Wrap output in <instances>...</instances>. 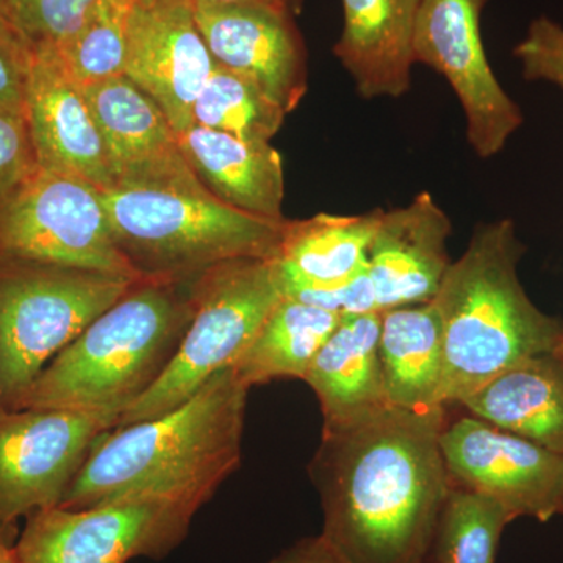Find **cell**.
I'll return each instance as SVG.
<instances>
[{"mask_svg":"<svg viewBox=\"0 0 563 563\" xmlns=\"http://www.w3.org/2000/svg\"><path fill=\"white\" fill-rule=\"evenodd\" d=\"M446 412L387 406L322 429L310 477L321 536L347 563H424L451 490L440 446Z\"/></svg>","mask_w":563,"mask_h":563,"instance_id":"1","label":"cell"},{"mask_svg":"<svg viewBox=\"0 0 563 563\" xmlns=\"http://www.w3.org/2000/svg\"><path fill=\"white\" fill-rule=\"evenodd\" d=\"M247 395L228 368L169 412L103 433L58 507L144 495L202 507L242 462Z\"/></svg>","mask_w":563,"mask_h":563,"instance_id":"2","label":"cell"},{"mask_svg":"<svg viewBox=\"0 0 563 563\" xmlns=\"http://www.w3.org/2000/svg\"><path fill=\"white\" fill-rule=\"evenodd\" d=\"M523 254L512 220L484 222L444 274L432 299L443 325L444 409L558 346L563 322L543 313L525 291L518 277Z\"/></svg>","mask_w":563,"mask_h":563,"instance_id":"3","label":"cell"},{"mask_svg":"<svg viewBox=\"0 0 563 563\" xmlns=\"http://www.w3.org/2000/svg\"><path fill=\"white\" fill-rule=\"evenodd\" d=\"M192 280H136L41 372L18 409L124 413L179 350L192 317Z\"/></svg>","mask_w":563,"mask_h":563,"instance_id":"4","label":"cell"},{"mask_svg":"<svg viewBox=\"0 0 563 563\" xmlns=\"http://www.w3.org/2000/svg\"><path fill=\"white\" fill-rule=\"evenodd\" d=\"M114 242L140 280L188 282L235 258H277L288 220L222 202L206 187L102 191Z\"/></svg>","mask_w":563,"mask_h":563,"instance_id":"5","label":"cell"},{"mask_svg":"<svg viewBox=\"0 0 563 563\" xmlns=\"http://www.w3.org/2000/svg\"><path fill=\"white\" fill-rule=\"evenodd\" d=\"M135 282L0 255V409L16 410L41 372Z\"/></svg>","mask_w":563,"mask_h":563,"instance_id":"6","label":"cell"},{"mask_svg":"<svg viewBox=\"0 0 563 563\" xmlns=\"http://www.w3.org/2000/svg\"><path fill=\"white\" fill-rule=\"evenodd\" d=\"M192 317L168 369L121 415L120 426L173 410L232 368L284 299L276 258L222 262L191 284Z\"/></svg>","mask_w":563,"mask_h":563,"instance_id":"7","label":"cell"},{"mask_svg":"<svg viewBox=\"0 0 563 563\" xmlns=\"http://www.w3.org/2000/svg\"><path fill=\"white\" fill-rule=\"evenodd\" d=\"M0 255L140 280L114 242L102 190L43 168L0 203Z\"/></svg>","mask_w":563,"mask_h":563,"instance_id":"8","label":"cell"},{"mask_svg":"<svg viewBox=\"0 0 563 563\" xmlns=\"http://www.w3.org/2000/svg\"><path fill=\"white\" fill-rule=\"evenodd\" d=\"M201 506L169 496H132L85 509L38 510L14 542L21 563H129L176 550Z\"/></svg>","mask_w":563,"mask_h":563,"instance_id":"9","label":"cell"},{"mask_svg":"<svg viewBox=\"0 0 563 563\" xmlns=\"http://www.w3.org/2000/svg\"><path fill=\"white\" fill-rule=\"evenodd\" d=\"M111 410L0 409V536L14 543L18 521L60 506L103 433Z\"/></svg>","mask_w":563,"mask_h":563,"instance_id":"10","label":"cell"},{"mask_svg":"<svg viewBox=\"0 0 563 563\" xmlns=\"http://www.w3.org/2000/svg\"><path fill=\"white\" fill-rule=\"evenodd\" d=\"M490 0H421L413 32L415 63L442 74L466 120V140L481 158L498 155L523 124L518 103L496 79L481 18Z\"/></svg>","mask_w":563,"mask_h":563,"instance_id":"11","label":"cell"},{"mask_svg":"<svg viewBox=\"0 0 563 563\" xmlns=\"http://www.w3.org/2000/svg\"><path fill=\"white\" fill-rule=\"evenodd\" d=\"M440 446L451 484L495 499L514 520L561 514L563 454L470 413L444 421Z\"/></svg>","mask_w":563,"mask_h":563,"instance_id":"12","label":"cell"},{"mask_svg":"<svg viewBox=\"0 0 563 563\" xmlns=\"http://www.w3.org/2000/svg\"><path fill=\"white\" fill-rule=\"evenodd\" d=\"M213 66L192 0L133 2L124 76L161 106L177 133L195 125L192 107Z\"/></svg>","mask_w":563,"mask_h":563,"instance_id":"13","label":"cell"},{"mask_svg":"<svg viewBox=\"0 0 563 563\" xmlns=\"http://www.w3.org/2000/svg\"><path fill=\"white\" fill-rule=\"evenodd\" d=\"M81 91L101 133L111 190L203 187L165 111L128 76L96 81Z\"/></svg>","mask_w":563,"mask_h":563,"instance_id":"14","label":"cell"},{"mask_svg":"<svg viewBox=\"0 0 563 563\" xmlns=\"http://www.w3.org/2000/svg\"><path fill=\"white\" fill-rule=\"evenodd\" d=\"M214 63L250 77L290 113L307 90L306 47L295 14L261 5H195Z\"/></svg>","mask_w":563,"mask_h":563,"instance_id":"15","label":"cell"},{"mask_svg":"<svg viewBox=\"0 0 563 563\" xmlns=\"http://www.w3.org/2000/svg\"><path fill=\"white\" fill-rule=\"evenodd\" d=\"M25 118L38 168L79 177L102 191L113 188L101 133L84 91L52 51L33 55Z\"/></svg>","mask_w":563,"mask_h":563,"instance_id":"16","label":"cell"},{"mask_svg":"<svg viewBox=\"0 0 563 563\" xmlns=\"http://www.w3.org/2000/svg\"><path fill=\"white\" fill-rule=\"evenodd\" d=\"M450 217L428 191L401 209L383 211L368 250L380 312L431 302L451 265Z\"/></svg>","mask_w":563,"mask_h":563,"instance_id":"17","label":"cell"},{"mask_svg":"<svg viewBox=\"0 0 563 563\" xmlns=\"http://www.w3.org/2000/svg\"><path fill=\"white\" fill-rule=\"evenodd\" d=\"M333 54L361 98L399 99L412 87L413 32L421 0H342Z\"/></svg>","mask_w":563,"mask_h":563,"instance_id":"18","label":"cell"},{"mask_svg":"<svg viewBox=\"0 0 563 563\" xmlns=\"http://www.w3.org/2000/svg\"><path fill=\"white\" fill-rule=\"evenodd\" d=\"M380 312L343 314L307 372L320 401L322 429L362 420L387 401L379 357Z\"/></svg>","mask_w":563,"mask_h":563,"instance_id":"19","label":"cell"},{"mask_svg":"<svg viewBox=\"0 0 563 563\" xmlns=\"http://www.w3.org/2000/svg\"><path fill=\"white\" fill-rule=\"evenodd\" d=\"M185 161L222 202L269 220H285L284 166L269 143L246 141L191 125L177 133Z\"/></svg>","mask_w":563,"mask_h":563,"instance_id":"20","label":"cell"},{"mask_svg":"<svg viewBox=\"0 0 563 563\" xmlns=\"http://www.w3.org/2000/svg\"><path fill=\"white\" fill-rule=\"evenodd\" d=\"M379 357L390 406L413 412H448L442 406L443 325L435 303L380 312Z\"/></svg>","mask_w":563,"mask_h":563,"instance_id":"21","label":"cell"},{"mask_svg":"<svg viewBox=\"0 0 563 563\" xmlns=\"http://www.w3.org/2000/svg\"><path fill=\"white\" fill-rule=\"evenodd\" d=\"M459 407L503 431L563 454V368L553 352L498 374Z\"/></svg>","mask_w":563,"mask_h":563,"instance_id":"22","label":"cell"},{"mask_svg":"<svg viewBox=\"0 0 563 563\" xmlns=\"http://www.w3.org/2000/svg\"><path fill=\"white\" fill-rule=\"evenodd\" d=\"M383 209L361 214L320 213L287 221L276 258L282 291L335 287L368 265V250Z\"/></svg>","mask_w":563,"mask_h":563,"instance_id":"23","label":"cell"},{"mask_svg":"<svg viewBox=\"0 0 563 563\" xmlns=\"http://www.w3.org/2000/svg\"><path fill=\"white\" fill-rule=\"evenodd\" d=\"M340 314L296 299H282L232 366L247 388L277 379H302L339 324Z\"/></svg>","mask_w":563,"mask_h":563,"instance_id":"24","label":"cell"},{"mask_svg":"<svg viewBox=\"0 0 563 563\" xmlns=\"http://www.w3.org/2000/svg\"><path fill=\"white\" fill-rule=\"evenodd\" d=\"M287 114L261 85L220 63H214L192 107L196 125L261 143L276 136Z\"/></svg>","mask_w":563,"mask_h":563,"instance_id":"25","label":"cell"},{"mask_svg":"<svg viewBox=\"0 0 563 563\" xmlns=\"http://www.w3.org/2000/svg\"><path fill=\"white\" fill-rule=\"evenodd\" d=\"M512 520L495 499L451 484L424 563H495Z\"/></svg>","mask_w":563,"mask_h":563,"instance_id":"26","label":"cell"},{"mask_svg":"<svg viewBox=\"0 0 563 563\" xmlns=\"http://www.w3.org/2000/svg\"><path fill=\"white\" fill-rule=\"evenodd\" d=\"M135 0H98L90 16L60 51H52L80 88L124 74L129 16Z\"/></svg>","mask_w":563,"mask_h":563,"instance_id":"27","label":"cell"},{"mask_svg":"<svg viewBox=\"0 0 563 563\" xmlns=\"http://www.w3.org/2000/svg\"><path fill=\"white\" fill-rule=\"evenodd\" d=\"M98 0H9L7 18L33 51H60L90 16Z\"/></svg>","mask_w":563,"mask_h":563,"instance_id":"28","label":"cell"},{"mask_svg":"<svg viewBox=\"0 0 563 563\" xmlns=\"http://www.w3.org/2000/svg\"><path fill=\"white\" fill-rule=\"evenodd\" d=\"M526 80L548 81L563 91V25L548 16L536 18L514 47Z\"/></svg>","mask_w":563,"mask_h":563,"instance_id":"29","label":"cell"},{"mask_svg":"<svg viewBox=\"0 0 563 563\" xmlns=\"http://www.w3.org/2000/svg\"><path fill=\"white\" fill-rule=\"evenodd\" d=\"M36 168L27 118L0 109V203L5 202Z\"/></svg>","mask_w":563,"mask_h":563,"instance_id":"30","label":"cell"},{"mask_svg":"<svg viewBox=\"0 0 563 563\" xmlns=\"http://www.w3.org/2000/svg\"><path fill=\"white\" fill-rule=\"evenodd\" d=\"M35 51L0 13V109L25 117V95Z\"/></svg>","mask_w":563,"mask_h":563,"instance_id":"31","label":"cell"},{"mask_svg":"<svg viewBox=\"0 0 563 563\" xmlns=\"http://www.w3.org/2000/svg\"><path fill=\"white\" fill-rule=\"evenodd\" d=\"M268 563H347L321 536L306 537L274 555Z\"/></svg>","mask_w":563,"mask_h":563,"instance_id":"32","label":"cell"},{"mask_svg":"<svg viewBox=\"0 0 563 563\" xmlns=\"http://www.w3.org/2000/svg\"><path fill=\"white\" fill-rule=\"evenodd\" d=\"M195 5H243V3H261V5L276 7L288 13L301 14L303 0H192Z\"/></svg>","mask_w":563,"mask_h":563,"instance_id":"33","label":"cell"},{"mask_svg":"<svg viewBox=\"0 0 563 563\" xmlns=\"http://www.w3.org/2000/svg\"><path fill=\"white\" fill-rule=\"evenodd\" d=\"M0 563H21L14 551V543L7 542L0 537Z\"/></svg>","mask_w":563,"mask_h":563,"instance_id":"34","label":"cell"},{"mask_svg":"<svg viewBox=\"0 0 563 563\" xmlns=\"http://www.w3.org/2000/svg\"><path fill=\"white\" fill-rule=\"evenodd\" d=\"M553 355L555 361L561 363V366L563 368V333L561 340H559L558 346L554 347Z\"/></svg>","mask_w":563,"mask_h":563,"instance_id":"35","label":"cell"},{"mask_svg":"<svg viewBox=\"0 0 563 563\" xmlns=\"http://www.w3.org/2000/svg\"><path fill=\"white\" fill-rule=\"evenodd\" d=\"M7 3H9V0H0V13L5 14V16H7Z\"/></svg>","mask_w":563,"mask_h":563,"instance_id":"36","label":"cell"},{"mask_svg":"<svg viewBox=\"0 0 563 563\" xmlns=\"http://www.w3.org/2000/svg\"><path fill=\"white\" fill-rule=\"evenodd\" d=\"M561 514H563V504H562V510H561Z\"/></svg>","mask_w":563,"mask_h":563,"instance_id":"37","label":"cell"},{"mask_svg":"<svg viewBox=\"0 0 563 563\" xmlns=\"http://www.w3.org/2000/svg\"><path fill=\"white\" fill-rule=\"evenodd\" d=\"M0 537H2V536H0ZM2 539H3V537H2ZM10 543H11V542H10Z\"/></svg>","mask_w":563,"mask_h":563,"instance_id":"38","label":"cell"}]
</instances>
